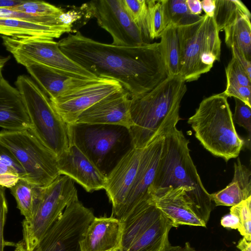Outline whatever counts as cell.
I'll list each match as a JSON object with an SVG mask.
<instances>
[{"label": "cell", "instance_id": "obj_29", "mask_svg": "<svg viewBox=\"0 0 251 251\" xmlns=\"http://www.w3.org/2000/svg\"><path fill=\"white\" fill-rule=\"evenodd\" d=\"M165 19L167 26L177 27L188 25L199 20L202 17L190 13L185 0H164Z\"/></svg>", "mask_w": 251, "mask_h": 251}, {"label": "cell", "instance_id": "obj_27", "mask_svg": "<svg viewBox=\"0 0 251 251\" xmlns=\"http://www.w3.org/2000/svg\"><path fill=\"white\" fill-rule=\"evenodd\" d=\"M251 17L246 6L238 0H215L214 19L220 32L240 18Z\"/></svg>", "mask_w": 251, "mask_h": 251}, {"label": "cell", "instance_id": "obj_11", "mask_svg": "<svg viewBox=\"0 0 251 251\" xmlns=\"http://www.w3.org/2000/svg\"><path fill=\"white\" fill-rule=\"evenodd\" d=\"M84 19L95 18L113 39L112 45L137 46L150 43L126 10L122 0H96L79 8Z\"/></svg>", "mask_w": 251, "mask_h": 251}, {"label": "cell", "instance_id": "obj_40", "mask_svg": "<svg viewBox=\"0 0 251 251\" xmlns=\"http://www.w3.org/2000/svg\"><path fill=\"white\" fill-rule=\"evenodd\" d=\"M221 224L223 226L226 228L238 229L240 227L238 218L230 213L222 218Z\"/></svg>", "mask_w": 251, "mask_h": 251}, {"label": "cell", "instance_id": "obj_28", "mask_svg": "<svg viewBox=\"0 0 251 251\" xmlns=\"http://www.w3.org/2000/svg\"><path fill=\"white\" fill-rule=\"evenodd\" d=\"M41 187L21 178L10 188L17 202V208L25 219H28L32 216L40 196Z\"/></svg>", "mask_w": 251, "mask_h": 251}, {"label": "cell", "instance_id": "obj_45", "mask_svg": "<svg viewBox=\"0 0 251 251\" xmlns=\"http://www.w3.org/2000/svg\"><path fill=\"white\" fill-rule=\"evenodd\" d=\"M10 56L7 57H0V75L2 74L1 71L6 64V63L9 60Z\"/></svg>", "mask_w": 251, "mask_h": 251}, {"label": "cell", "instance_id": "obj_36", "mask_svg": "<svg viewBox=\"0 0 251 251\" xmlns=\"http://www.w3.org/2000/svg\"><path fill=\"white\" fill-rule=\"evenodd\" d=\"M226 85H238L251 87V78L233 57L226 68Z\"/></svg>", "mask_w": 251, "mask_h": 251}, {"label": "cell", "instance_id": "obj_17", "mask_svg": "<svg viewBox=\"0 0 251 251\" xmlns=\"http://www.w3.org/2000/svg\"><path fill=\"white\" fill-rule=\"evenodd\" d=\"M60 175L69 176L87 192L105 189L106 176L75 145L69 143L67 150L57 158Z\"/></svg>", "mask_w": 251, "mask_h": 251}, {"label": "cell", "instance_id": "obj_25", "mask_svg": "<svg viewBox=\"0 0 251 251\" xmlns=\"http://www.w3.org/2000/svg\"><path fill=\"white\" fill-rule=\"evenodd\" d=\"M160 37L162 54L168 76L179 75L180 55L177 27L169 25Z\"/></svg>", "mask_w": 251, "mask_h": 251}, {"label": "cell", "instance_id": "obj_30", "mask_svg": "<svg viewBox=\"0 0 251 251\" xmlns=\"http://www.w3.org/2000/svg\"><path fill=\"white\" fill-rule=\"evenodd\" d=\"M146 25L150 40L159 38L167 26L165 19L164 0H146Z\"/></svg>", "mask_w": 251, "mask_h": 251}, {"label": "cell", "instance_id": "obj_5", "mask_svg": "<svg viewBox=\"0 0 251 251\" xmlns=\"http://www.w3.org/2000/svg\"><path fill=\"white\" fill-rule=\"evenodd\" d=\"M180 48L179 75L186 82L198 80L220 61L221 40L213 17L177 27Z\"/></svg>", "mask_w": 251, "mask_h": 251}, {"label": "cell", "instance_id": "obj_13", "mask_svg": "<svg viewBox=\"0 0 251 251\" xmlns=\"http://www.w3.org/2000/svg\"><path fill=\"white\" fill-rule=\"evenodd\" d=\"M149 194L151 201L174 227L180 225L206 226L210 214L196 203L187 188L150 189Z\"/></svg>", "mask_w": 251, "mask_h": 251}, {"label": "cell", "instance_id": "obj_46", "mask_svg": "<svg viewBox=\"0 0 251 251\" xmlns=\"http://www.w3.org/2000/svg\"><path fill=\"white\" fill-rule=\"evenodd\" d=\"M109 251H121V250L120 248H119V249H115L110 250Z\"/></svg>", "mask_w": 251, "mask_h": 251}, {"label": "cell", "instance_id": "obj_31", "mask_svg": "<svg viewBox=\"0 0 251 251\" xmlns=\"http://www.w3.org/2000/svg\"><path fill=\"white\" fill-rule=\"evenodd\" d=\"M14 5L11 0H0V18L19 19L40 25L56 26L61 24L59 21L19 12L11 8Z\"/></svg>", "mask_w": 251, "mask_h": 251}, {"label": "cell", "instance_id": "obj_38", "mask_svg": "<svg viewBox=\"0 0 251 251\" xmlns=\"http://www.w3.org/2000/svg\"><path fill=\"white\" fill-rule=\"evenodd\" d=\"M223 93L228 97L237 99L251 107V87L238 85H226Z\"/></svg>", "mask_w": 251, "mask_h": 251}, {"label": "cell", "instance_id": "obj_9", "mask_svg": "<svg viewBox=\"0 0 251 251\" xmlns=\"http://www.w3.org/2000/svg\"><path fill=\"white\" fill-rule=\"evenodd\" d=\"M0 143L13 154L25 173V178L34 185L45 187L60 175L57 158L29 129L0 131Z\"/></svg>", "mask_w": 251, "mask_h": 251}, {"label": "cell", "instance_id": "obj_22", "mask_svg": "<svg viewBox=\"0 0 251 251\" xmlns=\"http://www.w3.org/2000/svg\"><path fill=\"white\" fill-rule=\"evenodd\" d=\"M164 216L151 198L139 203L121 222L122 226L121 251H126L149 228Z\"/></svg>", "mask_w": 251, "mask_h": 251}, {"label": "cell", "instance_id": "obj_35", "mask_svg": "<svg viewBox=\"0 0 251 251\" xmlns=\"http://www.w3.org/2000/svg\"><path fill=\"white\" fill-rule=\"evenodd\" d=\"M234 100L235 106L234 112L232 114L233 121L234 124H237L246 130L248 136L245 144L250 149L251 138V107L237 99L234 98Z\"/></svg>", "mask_w": 251, "mask_h": 251}, {"label": "cell", "instance_id": "obj_37", "mask_svg": "<svg viewBox=\"0 0 251 251\" xmlns=\"http://www.w3.org/2000/svg\"><path fill=\"white\" fill-rule=\"evenodd\" d=\"M8 212V205L5 196L4 187L0 186V251H4L7 246H14L15 243L5 240L4 229Z\"/></svg>", "mask_w": 251, "mask_h": 251}, {"label": "cell", "instance_id": "obj_2", "mask_svg": "<svg viewBox=\"0 0 251 251\" xmlns=\"http://www.w3.org/2000/svg\"><path fill=\"white\" fill-rule=\"evenodd\" d=\"M187 91L179 75L168 76L150 91L130 98L129 131L133 147L143 149L156 136L176 126Z\"/></svg>", "mask_w": 251, "mask_h": 251}, {"label": "cell", "instance_id": "obj_1", "mask_svg": "<svg viewBox=\"0 0 251 251\" xmlns=\"http://www.w3.org/2000/svg\"><path fill=\"white\" fill-rule=\"evenodd\" d=\"M58 43L66 56L97 77L118 81L130 98L150 91L168 77L160 43L117 46L79 31Z\"/></svg>", "mask_w": 251, "mask_h": 251}, {"label": "cell", "instance_id": "obj_8", "mask_svg": "<svg viewBox=\"0 0 251 251\" xmlns=\"http://www.w3.org/2000/svg\"><path fill=\"white\" fill-rule=\"evenodd\" d=\"M77 199L74 180L67 176L60 175L42 187L32 216L22 222V238L15 243L14 251H33L66 207Z\"/></svg>", "mask_w": 251, "mask_h": 251}, {"label": "cell", "instance_id": "obj_39", "mask_svg": "<svg viewBox=\"0 0 251 251\" xmlns=\"http://www.w3.org/2000/svg\"><path fill=\"white\" fill-rule=\"evenodd\" d=\"M232 51V57L242 67L249 78H251V62L244 54L234 46L230 48Z\"/></svg>", "mask_w": 251, "mask_h": 251}, {"label": "cell", "instance_id": "obj_33", "mask_svg": "<svg viewBox=\"0 0 251 251\" xmlns=\"http://www.w3.org/2000/svg\"><path fill=\"white\" fill-rule=\"evenodd\" d=\"M230 213L236 216L239 222L238 229L247 241H251V197L231 206Z\"/></svg>", "mask_w": 251, "mask_h": 251}, {"label": "cell", "instance_id": "obj_6", "mask_svg": "<svg viewBox=\"0 0 251 251\" xmlns=\"http://www.w3.org/2000/svg\"><path fill=\"white\" fill-rule=\"evenodd\" d=\"M15 85L30 121L29 129L58 158L69 146L67 124L48 96L28 76L19 75Z\"/></svg>", "mask_w": 251, "mask_h": 251}, {"label": "cell", "instance_id": "obj_34", "mask_svg": "<svg viewBox=\"0 0 251 251\" xmlns=\"http://www.w3.org/2000/svg\"><path fill=\"white\" fill-rule=\"evenodd\" d=\"M12 173L18 174L22 178L25 173L21 165L10 151L0 143V179Z\"/></svg>", "mask_w": 251, "mask_h": 251}, {"label": "cell", "instance_id": "obj_12", "mask_svg": "<svg viewBox=\"0 0 251 251\" xmlns=\"http://www.w3.org/2000/svg\"><path fill=\"white\" fill-rule=\"evenodd\" d=\"M94 216L77 199L69 204L33 251H81L79 243Z\"/></svg>", "mask_w": 251, "mask_h": 251}, {"label": "cell", "instance_id": "obj_44", "mask_svg": "<svg viewBox=\"0 0 251 251\" xmlns=\"http://www.w3.org/2000/svg\"><path fill=\"white\" fill-rule=\"evenodd\" d=\"M237 248L240 251H251V242L243 237L238 242Z\"/></svg>", "mask_w": 251, "mask_h": 251}, {"label": "cell", "instance_id": "obj_24", "mask_svg": "<svg viewBox=\"0 0 251 251\" xmlns=\"http://www.w3.org/2000/svg\"><path fill=\"white\" fill-rule=\"evenodd\" d=\"M73 31L70 25L50 26L15 18H0V34L10 37L33 36L53 40Z\"/></svg>", "mask_w": 251, "mask_h": 251}, {"label": "cell", "instance_id": "obj_10", "mask_svg": "<svg viewBox=\"0 0 251 251\" xmlns=\"http://www.w3.org/2000/svg\"><path fill=\"white\" fill-rule=\"evenodd\" d=\"M0 36L6 50L21 65L26 62H35L79 78H97L66 56L54 40L33 36Z\"/></svg>", "mask_w": 251, "mask_h": 251}, {"label": "cell", "instance_id": "obj_42", "mask_svg": "<svg viewBox=\"0 0 251 251\" xmlns=\"http://www.w3.org/2000/svg\"><path fill=\"white\" fill-rule=\"evenodd\" d=\"M188 9L194 15H200L202 12L201 1L200 0H185Z\"/></svg>", "mask_w": 251, "mask_h": 251}, {"label": "cell", "instance_id": "obj_20", "mask_svg": "<svg viewBox=\"0 0 251 251\" xmlns=\"http://www.w3.org/2000/svg\"><path fill=\"white\" fill-rule=\"evenodd\" d=\"M122 226L113 217H95L80 241L81 251H109L120 249Z\"/></svg>", "mask_w": 251, "mask_h": 251}, {"label": "cell", "instance_id": "obj_19", "mask_svg": "<svg viewBox=\"0 0 251 251\" xmlns=\"http://www.w3.org/2000/svg\"><path fill=\"white\" fill-rule=\"evenodd\" d=\"M22 65L26 68L40 89L50 100L61 97L94 79L79 78L35 62H26Z\"/></svg>", "mask_w": 251, "mask_h": 251}, {"label": "cell", "instance_id": "obj_23", "mask_svg": "<svg viewBox=\"0 0 251 251\" xmlns=\"http://www.w3.org/2000/svg\"><path fill=\"white\" fill-rule=\"evenodd\" d=\"M216 206H233L251 197V171L238 158L234 163L231 181L226 188L210 194Z\"/></svg>", "mask_w": 251, "mask_h": 251}, {"label": "cell", "instance_id": "obj_41", "mask_svg": "<svg viewBox=\"0 0 251 251\" xmlns=\"http://www.w3.org/2000/svg\"><path fill=\"white\" fill-rule=\"evenodd\" d=\"M161 251H201L193 248L189 243L187 242L183 246H174L171 244L169 239L167 240Z\"/></svg>", "mask_w": 251, "mask_h": 251}, {"label": "cell", "instance_id": "obj_32", "mask_svg": "<svg viewBox=\"0 0 251 251\" xmlns=\"http://www.w3.org/2000/svg\"><path fill=\"white\" fill-rule=\"evenodd\" d=\"M127 13L132 21L140 28L148 42L149 38L146 19L147 3L146 0H122Z\"/></svg>", "mask_w": 251, "mask_h": 251}, {"label": "cell", "instance_id": "obj_4", "mask_svg": "<svg viewBox=\"0 0 251 251\" xmlns=\"http://www.w3.org/2000/svg\"><path fill=\"white\" fill-rule=\"evenodd\" d=\"M188 123L203 147L226 162L237 157L245 144L237 133L227 97L223 93L204 99Z\"/></svg>", "mask_w": 251, "mask_h": 251}, {"label": "cell", "instance_id": "obj_18", "mask_svg": "<svg viewBox=\"0 0 251 251\" xmlns=\"http://www.w3.org/2000/svg\"><path fill=\"white\" fill-rule=\"evenodd\" d=\"M130 97L125 89L96 102L82 112L75 123L116 125L129 128Z\"/></svg>", "mask_w": 251, "mask_h": 251}, {"label": "cell", "instance_id": "obj_14", "mask_svg": "<svg viewBox=\"0 0 251 251\" xmlns=\"http://www.w3.org/2000/svg\"><path fill=\"white\" fill-rule=\"evenodd\" d=\"M124 89L117 80L97 77L50 100L64 121L67 125L73 124L86 109L102 99Z\"/></svg>", "mask_w": 251, "mask_h": 251}, {"label": "cell", "instance_id": "obj_3", "mask_svg": "<svg viewBox=\"0 0 251 251\" xmlns=\"http://www.w3.org/2000/svg\"><path fill=\"white\" fill-rule=\"evenodd\" d=\"M189 143V140L176 126L164 134L159 165L149 189L186 187L190 191L196 203L202 210L211 214L213 202L190 156Z\"/></svg>", "mask_w": 251, "mask_h": 251}, {"label": "cell", "instance_id": "obj_21", "mask_svg": "<svg viewBox=\"0 0 251 251\" xmlns=\"http://www.w3.org/2000/svg\"><path fill=\"white\" fill-rule=\"evenodd\" d=\"M0 127L10 131L30 129L31 123L19 90L0 75Z\"/></svg>", "mask_w": 251, "mask_h": 251}, {"label": "cell", "instance_id": "obj_7", "mask_svg": "<svg viewBox=\"0 0 251 251\" xmlns=\"http://www.w3.org/2000/svg\"><path fill=\"white\" fill-rule=\"evenodd\" d=\"M69 143L75 145L106 176L132 147L124 126L74 123L67 125Z\"/></svg>", "mask_w": 251, "mask_h": 251}, {"label": "cell", "instance_id": "obj_15", "mask_svg": "<svg viewBox=\"0 0 251 251\" xmlns=\"http://www.w3.org/2000/svg\"><path fill=\"white\" fill-rule=\"evenodd\" d=\"M164 133L156 136L143 150L136 175L120 214L119 220L121 222L139 203L150 198L149 189L157 170Z\"/></svg>", "mask_w": 251, "mask_h": 251}, {"label": "cell", "instance_id": "obj_26", "mask_svg": "<svg viewBox=\"0 0 251 251\" xmlns=\"http://www.w3.org/2000/svg\"><path fill=\"white\" fill-rule=\"evenodd\" d=\"M251 18H240L224 30L225 43L230 48L234 46L249 60L251 59Z\"/></svg>", "mask_w": 251, "mask_h": 251}, {"label": "cell", "instance_id": "obj_16", "mask_svg": "<svg viewBox=\"0 0 251 251\" xmlns=\"http://www.w3.org/2000/svg\"><path fill=\"white\" fill-rule=\"evenodd\" d=\"M144 149L131 147L106 176L104 190L112 204L111 217L118 220L136 175Z\"/></svg>", "mask_w": 251, "mask_h": 251}, {"label": "cell", "instance_id": "obj_43", "mask_svg": "<svg viewBox=\"0 0 251 251\" xmlns=\"http://www.w3.org/2000/svg\"><path fill=\"white\" fill-rule=\"evenodd\" d=\"M201 4L205 15L213 17L215 9V0H203L201 1Z\"/></svg>", "mask_w": 251, "mask_h": 251}]
</instances>
